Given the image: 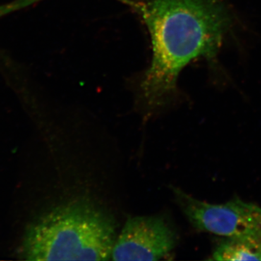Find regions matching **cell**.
Segmentation results:
<instances>
[{
  "label": "cell",
  "instance_id": "6da1fadb",
  "mask_svg": "<svg viewBox=\"0 0 261 261\" xmlns=\"http://www.w3.org/2000/svg\"><path fill=\"white\" fill-rule=\"evenodd\" d=\"M152 44V61L142 75L138 99L148 113L176 93L181 70L197 58L214 61L233 23L224 0H130Z\"/></svg>",
  "mask_w": 261,
  "mask_h": 261
},
{
  "label": "cell",
  "instance_id": "5b68a950",
  "mask_svg": "<svg viewBox=\"0 0 261 261\" xmlns=\"http://www.w3.org/2000/svg\"><path fill=\"white\" fill-rule=\"evenodd\" d=\"M215 260H261V236L224 238L212 253Z\"/></svg>",
  "mask_w": 261,
  "mask_h": 261
},
{
  "label": "cell",
  "instance_id": "3957f363",
  "mask_svg": "<svg viewBox=\"0 0 261 261\" xmlns=\"http://www.w3.org/2000/svg\"><path fill=\"white\" fill-rule=\"evenodd\" d=\"M176 203L189 222L199 231L223 238L261 236V207L234 197L226 203L211 204L171 187Z\"/></svg>",
  "mask_w": 261,
  "mask_h": 261
},
{
  "label": "cell",
  "instance_id": "8992f818",
  "mask_svg": "<svg viewBox=\"0 0 261 261\" xmlns=\"http://www.w3.org/2000/svg\"><path fill=\"white\" fill-rule=\"evenodd\" d=\"M40 1L42 0H14V1L10 2V3L3 5V9L6 14H9L16 10L23 9V8H27L33 4H36ZM121 1L127 4L129 0H121Z\"/></svg>",
  "mask_w": 261,
  "mask_h": 261
},
{
  "label": "cell",
  "instance_id": "277c9868",
  "mask_svg": "<svg viewBox=\"0 0 261 261\" xmlns=\"http://www.w3.org/2000/svg\"><path fill=\"white\" fill-rule=\"evenodd\" d=\"M176 245V233L162 217L136 216L127 220L117 237L111 260H161Z\"/></svg>",
  "mask_w": 261,
  "mask_h": 261
},
{
  "label": "cell",
  "instance_id": "7a4b0ae2",
  "mask_svg": "<svg viewBox=\"0 0 261 261\" xmlns=\"http://www.w3.org/2000/svg\"><path fill=\"white\" fill-rule=\"evenodd\" d=\"M115 220L87 200L48 213L29 229L24 255L29 260H111L116 240Z\"/></svg>",
  "mask_w": 261,
  "mask_h": 261
}]
</instances>
